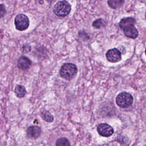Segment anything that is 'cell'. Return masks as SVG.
Here are the masks:
<instances>
[{
  "label": "cell",
  "instance_id": "1",
  "mask_svg": "<svg viewBox=\"0 0 146 146\" xmlns=\"http://www.w3.org/2000/svg\"><path fill=\"white\" fill-rule=\"evenodd\" d=\"M135 23V20L132 17H125L120 20L119 26L127 37L136 39L139 35V32L134 26Z\"/></svg>",
  "mask_w": 146,
  "mask_h": 146
},
{
  "label": "cell",
  "instance_id": "2",
  "mask_svg": "<svg viewBox=\"0 0 146 146\" xmlns=\"http://www.w3.org/2000/svg\"><path fill=\"white\" fill-rule=\"evenodd\" d=\"M77 67L72 63H65L60 68L59 74L60 76L67 80H71L76 75Z\"/></svg>",
  "mask_w": 146,
  "mask_h": 146
},
{
  "label": "cell",
  "instance_id": "3",
  "mask_svg": "<svg viewBox=\"0 0 146 146\" xmlns=\"http://www.w3.org/2000/svg\"><path fill=\"white\" fill-rule=\"evenodd\" d=\"M70 4L66 1H61L57 2L53 8L54 14L58 17L67 16L71 11Z\"/></svg>",
  "mask_w": 146,
  "mask_h": 146
},
{
  "label": "cell",
  "instance_id": "4",
  "mask_svg": "<svg viewBox=\"0 0 146 146\" xmlns=\"http://www.w3.org/2000/svg\"><path fill=\"white\" fill-rule=\"evenodd\" d=\"M133 100L132 96L125 92L120 93L116 98V104L123 108L130 107L133 103Z\"/></svg>",
  "mask_w": 146,
  "mask_h": 146
},
{
  "label": "cell",
  "instance_id": "5",
  "mask_svg": "<svg viewBox=\"0 0 146 146\" xmlns=\"http://www.w3.org/2000/svg\"><path fill=\"white\" fill-rule=\"evenodd\" d=\"M15 27L18 30L23 31L26 30L29 26L28 17L23 14L17 15L14 19Z\"/></svg>",
  "mask_w": 146,
  "mask_h": 146
},
{
  "label": "cell",
  "instance_id": "6",
  "mask_svg": "<svg viewBox=\"0 0 146 146\" xmlns=\"http://www.w3.org/2000/svg\"><path fill=\"white\" fill-rule=\"evenodd\" d=\"M106 56L107 60L111 63H117L121 59V53L116 48H113L108 50L106 54Z\"/></svg>",
  "mask_w": 146,
  "mask_h": 146
},
{
  "label": "cell",
  "instance_id": "7",
  "mask_svg": "<svg viewBox=\"0 0 146 146\" xmlns=\"http://www.w3.org/2000/svg\"><path fill=\"white\" fill-rule=\"evenodd\" d=\"M98 133L103 137H109L113 133V128L107 123L100 124L97 127Z\"/></svg>",
  "mask_w": 146,
  "mask_h": 146
},
{
  "label": "cell",
  "instance_id": "8",
  "mask_svg": "<svg viewBox=\"0 0 146 146\" xmlns=\"http://www.w3.org/2000/svg\"><path fill=\"white\" fill-rule=\"evenodd\" d=\"M26 134L29 138L33 139H36L41 134V129L36 125L30 126L26 130Z\"/></svg>",
  "mask_w": 146,
  "mask_h": 146
},
{
  "label": "cell",
  "instance_id": "9",
  "mask_svg": "<svg viewBox=\"0 0 146 146\" xmlns=\"http://www.w3.org/2000/svg\"><path fill=\"white\" fill-rule=\"evenodd\" d=\"M31 65V60L26 56H21L18 60V67L23 70H26L30 68Z\"/></svg>",
  "mask_w": 146,
  "mask_h": 146
},
{
  "label": "cell",
  "instance_id": "10",
  "mask_svg": "<svg viewBox=\"0 0 146 146\" xmlns=\"http://www.w3.org/2000/svg\"><path fill=\"white\" fill-rule=\"evenodd\" d=\"M124 3V0H108L107 4L112 9H117L121 7Z\"/></svg>",
  "mask_w": 146,
  "mask_h": 146
},
{
  "label": "cell",
  "instance_id": "11",
  "mask_svg": "<svg viewBox=\"0 0 146 146\" xmlns=\"http://www.w3.org/2000/svg\"><path fill=\"white\" fill-rule=\"evenodd\" d=\"M14 92L16 95V96L18 98H23L26 93V90L23 86L21 85H17L15 87L14 89Z\"/></svg>",
  "mask_w": 146,
  "mask_h": 146
},
{
  "label": "cell",
  "instance_id": "12",
  "mask_svg": "<svg viewBox=\"0 0 146 146\" xmlns=\"http://www.w3.org/2000/svg\"><path fill=\"white\" fill-rule=\"evenodd\" d=\"M40 116L42 117V118L46 121V122L48 123H51L54 120V117L52 116V115L50 113V112H49L47 110H43L41 113H40Z\"/></svg>",
  "mask_w": 146,
  "mask_h": 146
},
{
  "label": "cell",
  "instance_id": "13",
  "mask_svg": "<svg viewBox=\"0 0 146 146\" xmlns=\"http://www.w3.org/2000/svg\"><path fill=\"white\" fill-rule=\"evenodd\" d=\"M106 23V22L102 18H99L96 19L92 23V26L95 29H100L104 26H105Z\"/></svg>",
  "mask_w": 146,
  "mask_h": 146
},
{
  "label": "cell",
  "instance_id": "14",
  "mask_svg": "<svg viewBox=\"0 0 146 146\" xmlns=\"http://www.w3.org/2000/svg\"><path fill=\"white\" fill-rule=\"evenodd\" d=\"M56 146H71V144L67 139L61 137L56 140Z\"/></svg>",
  "mask_w": 146,
  "mask_h": 146
},
{
  "label": "cell",
  "instance_id": "15",
  "mask_svg": "<svg viewBox=\"0 0 146 146\" xmlns=\"http://www.w3.org/2000/svg\"><path fill=\"white\" fill-rule=\"evenodd\" d=\"M6 13L5 7L3 5L0 4V18H2Z\"/></svg>",
  "mask_w": 146,
  "mask_h": 146
},
{
  "label": "cell",
  "instance_id": "16",
  "mask_svg": "<svg viewBox=\"0 0 146 146\" xmlns=\"http://www.w3.org/2000/svg\"><path fill=\"white\" fill-rule=\"evenodd\" d=\"M145 55H146V48H145Z\"/></svg>",
  "mask_w": 146,
  "mask_h": 146
},
{
  "label": "cell",
  "instance_id": "17",
  "mask_svg": "<svg viewBox=\"0 0 146 146\" xmlns=\"http://www.w3.org/2000/svg\"><path fill=\"white\" fill-rule=\"evenodd\" d=\"M145 18H146V12H145Z\"/></svg>",
  "mask_w": 146,
  "mask_h": 146
},
{
  "label": "cell",
  "instance_id": "18",
  "mask_svg": "<svg viewBox=\"0 0 146 146\" xmlns=\"http://www.w3.org/2000/svg\"><path fill=\"white\" fill-rule=\"evenodd\" d=\"M145 146H146V145H145Z\"/></svg>",
  "mask_w": 146,
  "mask_h": 146
}]
</instances>
